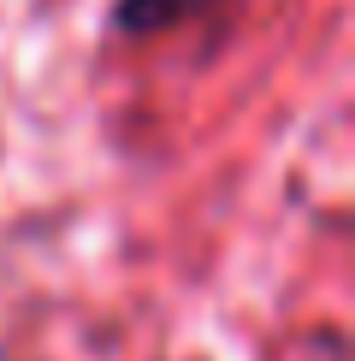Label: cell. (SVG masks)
<instances>
[{
	"mask_svg": "<svg viewBox=\"0 0 355 361\" xmlns=\"http://www.w3.org/2000/svg\"><path fill=\"white\" fill-rule=\"evenodd\" d=\"M207 0H118L113 6V30L125 36H148V30H172L184 18H196Z\"/></svg>",
	"mask_w": 355,
	"mask_h": 361,
	"instance_id": "obj_1",
	"label": "cell"
}]
</instances>
